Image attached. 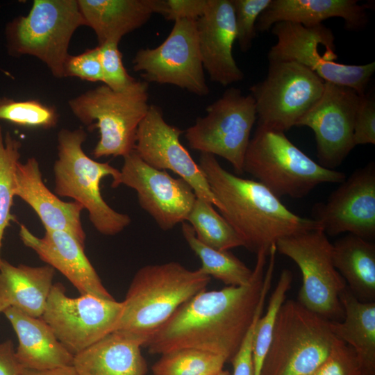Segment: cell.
<instances>
[{
    "mask_svg": "<svg viewBox=\"0 0 375 375\" xmlns=\"http://www.w3.org/2000/svg\"><path fill=\"white\" fill-rule=\"evenodd\" d=\"M233 6L236 41L242 52L249 51L256 35V24L272 0H231Z\"/></svg>",
    "mask_w": 375,
    "mask_h": 375,
    "instance_id": "35",
    "label": "cell"
},
{
    "mask_svg": "<svg viewBox=\"0 0 375 375\" xmlns=\"http://www.w3.org/2000/svg\"><path fill=\"white\" fill-rule=\"evenodd\" d=\"M209 0H165V18L169 20L197 19L202 16Z\"/></svg>",
    "mask_w": 375,
    "mask_h": 375,
    "instance_id": "41",
    "label": "cell"
},
{
    "mask_svg": "<svg viewBox=\"0 0 375 375\" xmlns=\"http://www.w3.org/2000/svg\"><path fill=\"white\" fill-rule=\"evenodd\" d=\"M181 224L183 238L201 260L199 269L203 274L221 281L226 286L247 285L251 282L253 269L228 251L218 250L202 243L188 222Z\"/></svg>",
    "mask_w": 375,
    "mask_h": 375,
    "instance_id": "29",
    "label": "cell"
},
{
    "mask_svg": "<svg viewBox=\"0 0 375 375\" xmlns=\"http://www.w3.org/2000/svg\"><path fill=\"white\" fill-rule=\"evenodd\" d=\"M276 251L292 260L302 274L298 302L329 321L344 318L340 294L347 283L334 266L333 244L320 228L278 240Z\"/></svg>",
    "mask_w": 375,
    "mask_h": 375,
    "instance_id": "9",
    "label": "cell"
},
{
    "mask_svg": "<svg viewBox=\"0 0 375 375\" xmlns=\"http://www.w3.org/2000/svg\"><path fill=\"white\" fill-rule=\"evenodd\" d=\"M367 8L357 0H272L259 16L256 30L260 33L269 31L278 22L311 28L328 19L340 17L347 29L361 31L368 22Z\"/></svg>",
    "mask_w": 375,
    "mask_h": 375,
    "instance_id": "22",
    "label": "cell"
},
{
    "mask_svg": "<svg viewBox=\"0 0 375 375\" xmlns=\"http://www.w3.org/2000/svg\"><path fill=\"white\" fill-rule=\"evenodd\" d=\"M21 142L9 132L3 134L0 124V265L1 249L6 228L15 218L11 212L13 203L14 174L20 158Z\"/></svg>",
    "mask_w": 375,
    "mask_h": 375,
    "instance_id": "32",
    "label": "cell"
},
{
    "mask_svg": "<svg viewBox=\"0 0 375 375\" xmlns=\"http://www.w3.org/2000/svg\"><path fill=\"white\" fill-rule=\"evenodd\" d=\"M226 360L194 349H181L161 354L152 366L153 375H212L223 369Z\"/></svg>",
    "mask_w": 375,
    "mask_h": 375,
    "instance_id": "31",
    "label": "cell"
},
{
    "mask_svg": "<svg viewBox=\"0 0 375 375\" xmlns=\"http://www.w3.org/2000/svg\"><path fill=\"white\" fill-rule=\"evenodd\" d=\"M86 26L99 45L119 43L125 35L144 25L154 13L163 15L165 0H77Z\"/></svg>",
    "mask_w": 375,
    "mask_h": 375,
    "instance_id": "23",
    "label": "cell"
},
{
    "mask_svg": "<svg viewBox=\"0 0 375 375\" xmlns=\"http://www.w3.org/2000/svg\"><path fill=\"white\" fill-rule=\"evenodd\" d=\"M186 222L197 239L207 246L222 251L244 247L242 239L230 224L212 203L204 199L196 198Z\"/></svg>",
    "mask_w": 375,
    "mask_h": 375,
    "instance_id": "30",
    "label": "cell"
},
{
    "mask_svg": "<svg viewBox=\"0 0 375 375\" xmlns=\"http://www.w3.org/2000/svg\"><path fill=\"white\" fill-rule=\"evenodd\" d=\"M256 119L253 97L230 88L186 129L185 137L191 149L223 158L241 174Z\"/></svg>",
    "mask_w": 375,
    "mask_h": 375,
    "instance_id": "11",
    "label": "cell"
},
{
    "mask_svg": "<svg viewBox=\"0 0 375 375\" xmlns=\"http://www.w3.org/2000/svg\"><path fill=\"white\" fill-rule=\"evenodd\" d=\"M313 220L329 235L343 233L375 237V165L360 168L340 183L328 199L312 208Z\"/></svg>",
    "mask_w": 375,
    "mask_h": 375,
    "instance_id": "17",
    "label": "cell"
},
{
    "mask_svg": "<svg viewBox=\"0 0 375 375\" xmlns=\"http://www.w3.org/2000/svg\"><path fill=\"white\" fill-rule=\"evenodd\" d=\"M74 76L90 82H102L99 48L88 49L76 56L69 55L64 65V77Z\"/></svg>",
    "mask_w": 375,
    "mask_h": 375,
    "instance_id": "39",
    "label": "cell"
},
{
    "mask_svg": "<svg viewBox=\"0 0 375 375\" xmlns=\"http://www.w3.org/2000/svg\"><path fill=\"white\" fill-rule=\"evenodd\" d=\"M118 44L108 42L97 47L103 84L114 91L120 92L131 88L138 80L130 76L125 69Z\"/></svg>",
    "mask_w": 375,
    "mask_h": 375,
    "instance_id": "36",
    "label": "cell"
},
{
    "mask_svg": "<svg viewBox=\"0 0 375 375\" xmlns=\"http://www.w3.org/2000/svg\"><path fill=\"white\" fill-rule=\"evenodd\" d=\"M56 270L51 266L14 265L2 259L0 265V312L15 308L41 317L53 285Z\"/></svg>",
    "mask_w": 375,
    "mask_h": 375,
    "instance_id": "25",
    "label": "cell"
},
{
    "mask_svg": "<svg viewBox=\"0 0 375 375\" xmlns=\"http://www.w3.org/2000/svg\"><path fill=\"white\" fill-rule=\"evenodd\" d=\"M0 120L24 127L50 129L57 125L59 114L53 106L37 100L16 101L0 97Z\"/></svg>",
    "mask_w": 375,
    "mask_h": 375,
    "instance_id": "34",
    "label": "cell"
},
{
    "mask_svg": "<svg viewBox=\"0 0 375 375\" xmlns=\"http://www.w3.org/2000/svg\"><path fill=\"white\" fill-rule=\"evenodd\" d=\"M146 82L170 84L206 96V81L196 19H178L167 38L155 48L141 49L133 60Z\"/></svg>",
    "mask_w": 375,
    "mask_h": 375,
    "instance_id": "14",
    "label": "cell"
},
{
    "mask_svg": "<svg viewBox=\"0 0 375 375\" xmlns=\"http://www.w3.org/2000/svg\"><path fill=\"white\" fill-rule=\"evenodd\" d=\"M272 278L269 276L264 278L261 297L257 306L252 322L244 337L238 350L231 360L233 375H254L253 363V343L256 326L261 317L266 297L271 288Z\"/></svg>",
    "mask_w": 375,
    "mask_h": 375,
    "instance_id": "37",
    "label": "cell"
},
{
    "mask_svg": "<svg viewBox=\"0 0 375 375\" xmlns=\"http://www.w3.org/2000/svg\"><path fill=\"white\" fill-rule=\"evenodd\" d=\"M212 375H231V374L228 371L222 369Z\"/></svg>",
    "mask_w": 375,
    "mask_h": 375,
    "instance_id": "44",
    "label": "cell"
},
{
    "mask_svg": "<svg viewBox=\"0 0 375 375\" xmlns=\"http://www.w3.org/2000/svg\"><path fill=\"white\" fill-rule=\"evenodd\" d=\"M23 367L19 363L10 340L0 343V375H22Z\"/></svg>",
    "mask_w": 375,
    "mask_h": 375,
    "instance_id": "42",
    "label": "cell"
},
{
    "mask_svg": "<svg viewBox=\"0 0 375 375\" xmlns=\"http://www.w3.org/2000/svg\"><path fill=\"white\" fill-rule=\"evenodd\" d=\"M123 158L119 174L111 187L124 185L133 189L140 207L163 231L186 222L197 198L190 185L167 171L149 166L134 150Z\"/></svg>",
    "mask_w": 375,
    "mask_h": 375,
    "instance_id": "15",
    "label": "cell"
},
{
    "mask_svg": "<svg viewBox=\"0 0 375 375\" xmlns=\"http://www.w3.org/2000/svg\"><path fill=\"white\" fill-rule=\"evenodd\" d=\"M210 277L178 262L147 265L135 274L112 332L144 347L184 303L206 290Z\"/></svg>",
    "mask_w": 375,
    "mask_h": 375,
    "instance_id": "3",
    "label": "cell"
},
{
    "mask_svg": "<svg viewBox=\"0 0 375 375\" xmlns=\"http://www.w3.org/2000/svg\"><path fill=\"white\" fill-rule=\"evenodd\" d=\"M86 26L77 0H34L29 12L9 22L5 28L8 52L12 56H34L56 78L64 77L71 39Z\"/></svg>",
    "mask_w": 375,
    "mask_h": 375,
    "instance_id": "7",
    "label": "cell"
},
{
    "mask_svg": "<svg viewBox=\"0 0 375 375\" xmlns=\"http://www.w3.org/2000/svg\"><path fill=\"white\" fill-rule=\"evenodd\" d=\"M22 375H78L73 365L47 369H23Z\"/></svg>",
    "mask_w": 375,
    "mask_h": 375,
    "instance_id": "43",
    "label": "cell"
},
{
    "mask_svg": "<svg viewBox=\"0 0 375 375\" xmlns=\"http://www.w3.org/2000/svg\"><path fill=\"white\" fill-rule=\"evenodd\" d=\"M335 338L329 320L297 301H284L276 315L260 375H312L328 356Z\"/></svg>",
    "mask_w": 375,
    "mask_h": 375,
    "instance_id": "8",
    "label": "cell"
},
{
    "mask_svg": "<svg viewBox=\"0 0 375 375\" xmlns=\"http://www.w3.org/2000/svg\"><path fill=\"white\" fill-rule=\"evenodd\" d=\"M196 22L203 67L210 80L223 86L241 81L244 74L233 56L236 30L232 1L209 0Z\"/></svg>",
    "mask_w": 375,
    "mask_h": 375,
    "instance_id": "20",
    "label": "cell"
},
{
    "mask_svg": "<svg viewBox=\"0 0 375 375\" xmlns=\"http://www.w3.org/2000/svg\"><path fill=\"white\" fill-rule=\"evenodd\" d=\"M199 165L217 203V209L242 239L257 253L269 251L283 238L319 228L312 219L290 210L258 181L243 178L225 169L215 156L201 153Z\"/></svg>",
    "mask_w": 375,
    "mask_h": 375,
    "instance_id": "2",
    "label": "cell"
},
{
    "mask_svg": "<svg viewBox=\"0 0 375 375\" xmlns=\"http://www.w3.org/2000/svg\"><path fill=\"white\" fill-rule=\"evenodd\" d=\"M137 342L112 332L74 356L78 375H145L147 366Z\"/></svg>",
    "mask_w": 375,
    "mask_h": 375,
    "instance_id": "26",
    "label": "cell"
},
{
    "mask_svg": "<svg viewBox=\"0 0 375 375\" xmlns=\"http://www.w3.org/2000/svg\"><path fill=\"white\" fill-rule=\"evenodd\" d=\"M360 96L351 88L325 82L319 99L297 123L312 130L322 166H340L355 147L353 125Z\"/></svg>",
    "mask_w": 375,
    "mask_h": 375,
    "instance_id": "16",
    "label": "cell"
},
{
    "mask_svg": "<svg viewBox=\"0 0 375 375\" xmlns=\"http://www.w3.org/2000/svg\"><path fill=\"white\" fill-rule=\"evenodd\" d=\"M312 375H362L353 349L335 337L329 353Z\"/></svg>",
    "mask_w": 375,
    "mask_h": 375,
    "instance_id": "38",
    "label": "cell"
},
{
    "mask_svg": "<svg viewBox=\"0 0 375 375\" xmlns=\"http://www.w3.org/2000/svg\"><path fill=\"white\" fill-rule=\"evenodd\" d=\"M269 251L257 253L251 282L203 290L181 305L145 344L152 354L194 349L231 360L260 301Z\"/></svg>",
    "mask_w": 375,
    "mask_h": 375,
    "instance_id": "1",
    "label": "cell"
},
{
    "mask_svg": "<svg viewBox=\"0 0 375 375\" xmlns=\"http://www.w3.org/2000/svg\"><path fill=\"white\" fill-rule=\"evenodd\" d=\"M276 42L270 48L269 61L297 62L315 72L324 81L347 86L360 95L366 93L367 85L375 72V62L365 65H346L335 61L328 56H322L319 45L335 53L333 31L320 24L306 28L299 24L278 22L270 29Z\"/></svg>",
    "mask_w": 375,
    "mask_h": 375,
    "instance_id": "12",
    "label": "cell"
},
{
    "mask_svg": "<svg viewBox=\"0 0 375 375\" xmlns=\"http://www.w3.org/2000/svg\"><path fill=\"white\" fill-rule=\"evenodd\" d=\"M353 143L375 144V100L366 93L360 96L353 125Z\"/></svg>",
    "mask_w": 375,
    "mask_h": 375,
    "instance_id": "40",
    "label": "cell"
},
{
    "mask_svg": "<svg viewBox=\"0 0 375 375\" xmlns=\"http://www.w3.org/2000/svg\"><path fill=\"white\" fill-rule=\"evenodd\" d=\"M335 267L360 301H375V245L369 240L347 233L333 244Z\"/></svg>",
    "mask_w": 375,
    "mask_h": 375,
    "instance_id": "28",
    "label": "cell"
},
{
    "mask_svg": "<svg viewBox=\"0 0 375 375\" xmlns=\"http://www.w3.org/2000/svg\"><path fill=\"white\" fill-rule=\"evenodd\" d=\"M122 302L92 294L69 297L60 283H53L42 319L58 341L75 356L114 331Z\"/></svg>",
    "mask_w": 375,
    "mask_h": 375,
    "instance_id": "13",
    "label": "cell"
},
{
    "mask_svg": "<svg viewBox=\"0 0 375 375\" xmlns=\"http://www.w3.org/2000/svg\"><path fill=\"white\" fill-rule=\"evenodd\" d=\"M87 133L83 127L62 128L57 135V159L53 171L56 195L69 197L87 210L95 229L105 235H115L127 227L131 219L111 208L103 199L100 182L106 176L112 181L119 170L108 162L90 158L83 149Z\"/></svg>",
    "mask_w": 375,
    "mask_h": 375,
    "instance_id": "4",
    "label": "cell"
},
{
    "mask_svg": "<svg viewBox=\"0 0 375 375\" xmlns=\"http://www.w3.org/2000/svg\"><path fill=\"white\" fill-rule=\"evenodd\" d=\"M182 133L178 128L166 122L160 107L150 105L138 128L134 151L149 166L170 170L179 176L190 185L197 197L217 208L218 203L203 172L180 142Z\"/></svg>",
    "mask_w": 375,
    "mask_h": 375,
    "instance_id": "18",
    "label": "cell"
},
{
    "mask_svg": "<svg viewBox=\"0 0 375 375\" xmlns=\"http://www.w3.org/2000/svg\"><path fill=\"white\" fill-rule=\"evenodd\" d=\"M324 83L297 62L269 61L265 79L249 89L258 126L283 132L296 126L322 95Z\"/></svg>",
    "mask_w": 375,
    "mask_h": 375,
    "instance_id": "10",
    "label": "cell"
},
{
    "mask_svg": "<svg viewBox=\"0 0 375 375\" xmlns=\"http://www.w3.org/2000/svg\"><path fill=\"white\" fill-rule=\"evenodd\" d=\"M13 193L35 212L45 230L67 232L85 247L86 234L81 222L83 206L74 201H64L49 190L35 158L17 163Z\"/></svg>",
    "mask_w": 375,
    "mask_h": 375,
    "instance_id": "21",
    "label": "cell"
},
{
    "mask_svg": "<svg viewBox=\"0 0 375 375\" xmlns=\"http://www.w3.org/2000/svg\"><path fill=\"white\" fill-rule=\"evenodd\" d=\"M19 235L26 247L33 250L47 265L63 274L81 294L114 299L85 255V247L71 234L46 229L44 236L39 238L21 224Z\"/></svg>",
    "mask_w": 375,
    "mask_h": 375,
    "instance_id": "19",
    "label": "cell"
},
{
    "mask_svg": "<svg viewBox=\"0 0 375 375\" xmlns=\"http://www.w3.org/2000/svg\"><path fill=\"white\" fill-rule=\"evenodd\" d=\"M3 313L17 335L15 356L24 369L41 370L73 365L74 356L58 341L42 317L30 316L15 308Z\"/></svg>",
    "mask_w": 375,
    "mask_h": 375,
    "instance_id": "24",
    "label": "cell"
},
{
    "mask_svg": "<svg viewBox=\"0 0 375 375\" xmlns=\"http://www.w3.org/2000/svg\"><path fill=\"white\" fill-rule=\"evenodd\" d=\"M342 321H329L334 335L354 351L362 375H375V302L359 301L347 285L340 294Z\"/></svg>",
    "mask_w": 375,
    "mask_h": 375,
    "instance_id": "27",
    "label": "cell"
},
{
    "mask_svg": "<svg viewBox=\"0 0 375 375\" xmlns=\"http://www.w3.org/2000/svg\"><path fill=\"white\" fill-rule=\"evenodd\" d=\"M148 83L138 81L126 90L114 91L103 84L71 99L74 115L90 131L98 129L95 158L124 157L135 149L138 128L147 113Z\"/></svg>",
    "mask_w": 375,
    "mask_h": 375,
    "instance_id": "6",
    "label": "cell"
},
{
    "mask_svg": "<svg viewBox=\"0 0 375 375\" xmlns=\"http://www.w3.org/2000/svg\"><path fill=\"white\" fill-rule=\"evenodd\" d=\"M292 274L283 269L272 293L267 312L259 318L255 330L253 343V363L254 375H260L265 358L272 341L274 326L278 311L291 288Z\"/></svg>",
    "mask_w": 375,
    "mask_h": 375,
    "instance_id": "33",
    "label": "cell"
},
{
    "mask_svg": "<svg viewBox=\"0 0 375 375\" xmlns=\"http://www.w3.org/2000/svg\"><path fill=\"white\" fill-rule=\"evenodd\" d=\"M243 172L278 197L300 199L322 183H340L343 172L326 168L294 145L285 132L257 126L250 139Z\"/></svg>",
    "mask_w": 375,
    "mask_h": 375,
    "instance_id": "5",
    "label": "cell"
}]
</instances>
